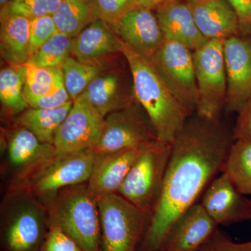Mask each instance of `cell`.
Returning <instances> with one entry per match:
<instances>
[{
	"label": "cell",
	"instance_id": "obj_1",
	"mask_svg": "<svg viewBox=\"0 0 251 251\" xmlns=\"http://www.w3.org/2000/svg\"><path fill=\"white\" fill-rule=\"evenodd\" d=\"M221 120L191 115L172 143L164 181L138 251H158L173 225L222 173L234 142Z\"/></svg>",
	"mask_w": 251,
	"mask_h": 251
},
{
	"label": "cell",
	"instance_id": "obj_2",
	"mask_svg": "<svg viewBox=\"0 0 251 251\" xmlns=\"http://www.w3.org/2000/svg\"><path fill=\"white\" fill-rule=\"evenodd\" d=\"M131 72L138 103L146 112L157 138L172 143L189 117L157 73L151 59L124 44L122 51Z\"/></svg>",
	"mask_w": 251,
	"mask_h": 251
},
{
	"label": "cell",
	"instance_id": "obj_3",
	"mask_svg": "<svg viewBox=\"0 0 251 251\" xmlns=\"http://www.w3.org/2000/svg\"><path fill=\"white\" fill-rule=\"evenodd\" d=\"M171 149L172 143L159 140L145 147L117 193L150 217L161 194Z\"/></svg>",
	"mask_w": 251,
	"mask_h": 251
},
{
	"label": "cell",
	"instance_id": "obj_4",
	"mask_svg": "<svg viewBox=\"0 0 251 251\" xmlns=\"http://www.w3.org/2000/svg\"><path fill=\"white\" fill-rule=\"evenodd\" d=\"M57 226L83 251H100V216L97 198L83 186H74L59 195L52 214Z\"/></svg>",
	"mask_w": 251,
	"mask_h": 251
},
{
	"label": "cell",
	"instance_id": "obj_5",
	"mask_svg": "<svg viewBox=\"0 0 251 251\" xmlns=\"http://www.w3.org/2000/svg\"><path fill=\"white\" fill-rule=\"evenodd\" d=\"M96 198L100 216V251H138L150 216L118 193Z\"/></svg>",
	"mask_w": 251,
	"mask_h": 251
},
{
	"label": "cell",
	"instance_id": "obj_6",
	"mask_svg": "<svg viewBox=\"0 0 251 251\" xmlns=\"http://www.w3.org/2000/svg\"><path fill=\"white\" fill-rule=\"evenodd\" d=\"M224 41L211 39L193 51L198 88L196 114L209 121L220 120L227 102V77Z\"/></svg>",
	"mask_w": 251,
	"mask_h": 251
},
{
	"label": "cell",
	"instance_id": "obj_7",
	"mask_svg": "<svg viewBox=\"0 0 251 251\" xmlns=\"http://www.w3.org/2000/svg\"><path fill=\"white\" fill-rule=\"evenodd\" d=\"M156 140L148 115L136 100L103 119L100 136L92 150L99 156L144 148Z\"/></svg>",
	"mask_w": 251,
	"mask_h": 251
},
{
	"label": "cell",
	"instance_id": "obj_8",
	"mask_svg": "<svg viewBox=\"0 0 251 251\" xmlns=\"http://www.w3.org/2000/svg\"><path fill=\"white\" fill-rule=\"evenodd\" d=\"M151 60L188 116L193 115L198 105L193 51L179 43L166 39Z\"/></svg>",
	"mask_w": 251,
	"mask_h": 251
},
{
	"label": "cell",
	"instance_id": "obj_9",
	"mask_svg": "<svg viewBox=\"0 0 251 251\" xmlns=\"http://www.w3.org/2000/svg\"><path fill=\"white\" fill-rule=\"evenodd\" d=\"M117 59L104 68L80 97L102 119L136 101L128 62L125 66Z\"/></svg>",
	"mask_w": 251,
	"mask_h": 251
},
{
	"label": "cell",
	"instance_id": "obj_10",
	"mask_svg": "<svg viewBox=\"0 0 251 251\" xmlns=\"http://www.w3.org/2000/svg\"><path fill=\"white\" fill-rule=\"evenodd\" d=\"M95 153L92 149L54 155L42 165L32 183V190L48 194L89 181L93 171Z\"/></svg>",
	"mask_w": 251,
	"mask_h": 251
},
{
	"label": "cell",
	"instance_id": "obj_11",
	"mask_svg": "<svg viewBox=\"0 0 251 251\" xmlns=\"http://www.w3.org/2000/svg\"><path fill=\"white\" fill-rule=\"evenodd\" d=\"M103 120L85 100L77 98L56 133L55 155L93 148L100 136Z\"/></svg>",
	"mask_w": 251,
	"mask_h": 251
},
{
	"label": "cell",
	"instance_id": "obj_12",
	"mask_svg": "<svg viewBox=\"0 0 251 251\" xmlns=\"http://www.w3.org/2000/svg\"><path fill=\"white\" fill-rule=\"evenodd\" d=\"M227 77L226 108L239 113L251 96V37L232 36L224 41Z\"/></svg>",
	"mask_w": 251,
	"mask_h": 251
},
{
	"label": "cell",
	"instance_id": "obj_13",
	"mask_svg": "<svg viewBox=\"0 0 251 251\" xmlns=\"http://www.w3.org/2000/svg\"><path fill=\"white\" fill-rule=\"evenodd\" d=\"M200 204L218 226H229L251 219V200L223 172L206 187Z\"/></svg>",
	"mask_w": 251,
	"mask_h": 251
},
{
	"label": "cell",
	"instance_id": "obj_14",
	"mask_svg": "<svg viewBox=\"0 0 251 251\" xmlns=\"http://www.w3.org/2000/svg\"><path fill=\"white\" fill-rule=\"evenodd\" d=\"M109 25L124 44L150 59L166 40L156 14L139 5Z\"/></svg>",
	"mask_w": 251,
	"mask_h": 251
},
{
	"label": "cell",
	"instance_id": "obj_15",
	"mask_svg": "<svg viewBox=\"0 0 251 251\" xmlns=\"http://www.w3.org/2000/svg\"><path fill=\"white\" fill-rule=\"evenodd\" d=\"M124 43L108 23L99 19L73 38L71 56L85 64L105 68L123 55Z\"/></svg>",
	"mask_w": 251,
	"mask_h": 251
},
{
	"label": "cell",
	"instance_id": "obj_16",
	"mask_svg": "<svg viewBox=\"0 0 251 251\" xmlns=\"http://www.w3.org/2000/svg\"><path fill=\"white\" fill-rule=\"evenodd\" d=\"M218 227L196 203L175 221L158 251H198L217 232Z\"/></svg>",
	"mask_w": 251,
	"mask_h": 251
},
{
	"label": "cell",
	"instance_id": "obj_17",
	"mask_svg": "<svg viewBox=\"0 0 251 251\" xmlns=\"http://www.w3.org/2000/svg\"><path fill=\"white\" fill-rule=\"evenodd\" d=\"M157 19L167 40L179 43L194 51L207 39L198 29L187 2L166 0L155 9Z\"/></svg>",
	"mask_w": 251,
	"mask_h": 251
},
{
	"label": "cell",
	"instance_id": "obj_18",
	"mask_svg": "<svg viewBox=\"0 0 251 251\" xmlns=\"http://www.w3.org/2000/svg\"><path fill=\"white\" fill-rule=\"evenodd\" d=\"M144 148L95 155L93 171L87 186L90 192L96 198L118 193L130 168Z\"/></svg>",
	"mask_w": 251,
	"mask_h": 251
},
{
	"label": "cell",
	"instance_id": "obj_19",
	"mask_svg": "<svg viewBox=\"0 0 251 251\" xmlns=\"http://www.w3.org/2000/svg\"><path fill=\"white\" fill-rule=\"evenodd\" d=\"M187 4L198 29L207 40L239 35L237 15L226 0H196Z\"/></svg>",
	"mask_w": 251,
	"mask_h": 251
},
{
	"label": "cell",
	"instance_id": "obj_20",
	"mask_svg": "<svg viewBox=\"0 0 251 251\" xmlns=\"http://www.w3.org/2000/svg\"><path fill=\"white\" fill-rule=\"evenodd\" d=\"M0 54L8 65L29 61L30 19L18 15H0Z\"/></svg>",
	"mask_w": 251,
	"mask_h": 251
},
{
	"label": "cell",
	"instance_id": "obj_21",
	"mask_svg": "<svg viewBox=\"0 0 251 251\" xmlns=\"http://www.w3.org/2000/svg\"><path fill=\"white\" fill-rule=\"evenodd\" d=\"M70 100L59 108L41 109L29 108L21 112L16 120L20 127L31 132L41 143L53 145L57 130L72 108Z\"/></svg>",
	"mask_w": 251,
	"mask_h": 251
},
{
	"label": "cell",
	"instance_id": "obj_22",
	"mask_svg": "<svg viewBox=\"0 0 251 251\" xmlns=\"http://www.w3.org/2000/svg\"><path fill=\"white\" fill-rule=\"evenodd\" d=\"M8 153L11 164L18 168L44 164L55 155L53 145L41 143L31 132L22 127L11 136Z\"/></svg>",
	"mask_w": 251,
	"mask_h": 251
},
{
	"label": "cell",
	"instance_id": "obj_23",
	"mask_svg": "<svg viewBox=\"0 0 251 251\" xmlns=\"http://www.w3.org/2000/svg\"><path fill=\"white\" fill-rule=\"evenodd\" d=\"M52 16L57 30L72 38L99 19L94 0H63Z\"/></svg>",
	"mask_w": 251,
	"mask_h": 251
},
{
	"label": "cell",
	"instance_id": "obj_24",
	"mask_svg": "<svg viewBox=\"0 0 251 251\" xmlns=\"http://www.w3.org/2000/svg\"><path fill=\"white\" fill-rule=\"evenodd\" d=\"M42 233L39 216L34 211H24L8 227L6 245L10 251H32L40 242Z\"/></svg>",
	"mask_w": 251,
	"mask_h": 251
},
{
	"label": "cell",
	"instance_id": "obj_25",
	"mask_svg": "<svg viewBox=\"0 0 251 251\" xmlns=\"http://www.w3.org/2000/svg\"><path fill=\"white\" fill-rule=\"evenodd\" d=\"M223 173L237 189L251 196V141L234 140L225 161Z\"/></svg>",
	"mask_w": 251,
	"mask_h": 251
},
{
	"label": "cell",
	"instance_id": "obj_26",
	"mask_svg": "<svg viewBox=\"0 0 251 251\" xmlns=\"http://www.w3.org/2000/svg\"><path fill=\"white\" fill-rule=\"evenodd\" d=\"M25 65H9L0 72V100L3 106L14 115L21 114L29 108L25 97Z\"/></svg>",
	"mask_w": 251,
	"mask_h": 251
},
{
	"label": "cell",
	"instance_id": "obj_27",
	"mask_svg": "<svg viewBox=\"0 0 251 251\" xmlns=\"http://www.w3.org/2000/svg\"><path fill=\"white\" fill-rule=\"evenodd\" d=\"M26 100L55 93L64 85L62 68H41L25 64Z\"/></svg>",
	"mask_w": 251,
	"mask_h": 251
},
{
	"label": "cell",
	"instance_id": "obj_28",
	"mask_svg": "<svg viewBox=\"0 0 251 251\" xmlns=\"http://www.w3.org/2000/svg\"><path fill=\"white\" fill-rule=\"evenodd\" d=\"M64 85L71 100L75 101L104 68L85 64L70 56L62 67Z\"/></svg>",
	"mask_w": 251,
	"mask_h": 251
},
{
	"label": "cell",
	"instance_id": "obj_29",
	"mask_svg": "<svg viewBox=\"0 0 251 251\" xmlns=\"http://www.w3.org/2000/svg\"><path fill=\"white\" fill-rule=\"evenodd\" d=\"M73 38L57 31L32 54L28 64L41 68H59L71 56Z\"/></svg>",
	"mask_w": 251,
	"mask_h": 251
},
{
	"label": "cell",
	"instance_id": "obj_30",
	"mask_svg": "<svg viewBox=\"0 0 251 251\" xmlns=\"http://www.w3.org/2000/svg\"><path fill=\"white\" fill-rule=\"evenodd\" d=\"M63 0H11L1 8L0 15H18L32 18L53 15Z\"/></svg>",
	"mask_w": 251,
	"mask_h": 251
},
{
	"label": "cell",
	"instance_id": "obj_31",
	"mask_svg": "<svg viewBox=\"0 0 251 251\" xmlns=\"http://www.w3.org/2000/svg\"><path fill=\"white\" fill-rule=\"evenodd\" d=\"M57 31V25L52 15H47L30 19L29 43L30 57Z\"/></svg>",
	"mask_w": 251,
	"mask_h": 251
},
{
	"label": "cell",
	"instance_id": "obj_32",
	"mask_svg": "<svg viewBox=\"0 0 251 251\" xmlns=\"http://www.w3.org/2000/svg\"><path fill=\"white\" fill-rule=\"evenodd\" d=\"M99 19L108 24L138 6L137 0H94Z\"/></svg>",
	"mask_w": 251,
	"mask_h": 251
},
{
	"label": "cell",
	"instance_id": "obj_33",
	"mask_svg": "<svg viewBox=\"0 0 251 251\" xmlns=\"http://www.w3.org/2000/svg\"><path fill=\"white\" fill-rule=\"evenodd\" d=\"M40 251H83L70 236L57 226H51Z\"/></svg>",
	"mask_w": 251,
	"mask_h": 251
},
{
	"label": "cell",
	"instance_id": "obj_34",
	"mask_svg": "<svg viewBox=\"0 0 251 251\" xmlns=\"http://www.w3.org/2000/svg\"><path fill=\"white\" fill-rule=\"evenodd\" d=\"M198 251H251V241L236 243L218 229L214 235Z\"/></svg>",
	"mask_w": 251,
	"mask_h": 251
},
{
	"label": "cell",
	"instance_id": "obj_35",
	"mask_svg": "<svg viewBox=\"0 0 251 251\" xmlns=\"http://www.w3.org/2000/svg\"><path fill=\"white\" fill-rule=\"evenodd\" d=\"M239 22V36L251 37V0H226Z\"/></svg>",
	"mask_w": 251,
	"mask_h": 251
},
{
	"label": "cell",
	"instance_id": "obj_36",
	"mask_svg": "<svg viewBox=\"0 0 251 251\" xmlns=\"http://www.w3.org/2000/svg\"><path fill=\"white\" fill-rule=\"evenodd\" d=\"M70 100H71L64 85L55 93L39 98L29 99L27 102L29 108L52 109L62 106Z\"/></svg>",
	"mask_w": 251,
	"mask_h": 251
},
{
	"label": "cell",
	"instance_id": "obj_37",
	"mask_svg": "<svg viewBox=\"0 0 251 251\" xmlns=\"http://www.w3.org/2000/svg\"><path fill=\"white\" fill-rule=\"evenodd\" d=\"M233 137L234 140L251 141V96L238 113Z\"/></svg>",
	"mask_w": 251,
	"mask_h": 251
},
{
	"label": "cell",
	"instance_id": "obj_38",
	"mask_svg": "<svg viewBox=\"0 0 251 251\" xmlns=\"http://www.w3.org/2000/svg\"><path fill=\"white\" fill-rule=\"evenodd\" d=\"M166 1V0H137L139 6L151 10L156 9L158 5Z\"/></svg>",
	"mask_w": 251,
	"mask_h": 251
},
{
	"label": "cell",
	"instance_id": "obj_39",
	"mask_svg": "<svg viewBox=\"0 0 251 251\" xmlns=\"http://www.w3.org/2000/svg\"><path fill=\"white\" fill-rule=\"evenodd\" d=\"M11 0H0V6L1 8L8 4Z\"/></svg>",
	"mask_w": 251,
	"mask_h": 251
},
{
	"label": "cell",
	"instance_id": "obj_40",
	"mask_svg": "<svg viewBox=\"0 0 251 251\" xmlns=\"http://www.w3.org/2000/svg\"><path fill=\"white\" fill-rule=\"evenodd\" d=\"M182 1H186V2H189V1H196V0H182Z\"/></svg>",
	"mask_w": 251,
	"mask_h": 251
},
{
	"label": "cell",
	"instance_id": "obj_41",
	"mask_svg": "<svg viewBox=\"0 0 251 251\" xmlns=\"http://www.w3.org/2000/svg\"><path fill=\"white\" fill-rule=\"evenodd\" d=\"M251 221V219H250Z\"/></svg>",
	"mask_w": 251,
	"mask_h": 251
}]
</instances>
